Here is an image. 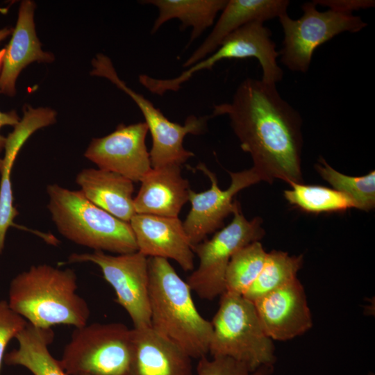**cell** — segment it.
Masks as SVG:
<instances>
[{"mask_svg": "<svg viewBox=\"0 0 375 375\" xmlns=\"http://www.w3.org/2000/svg\"><path fill=\"white\" fill-rule=\"evenodd\" d=\"M77 289L73 269L47 264L33 265L11 281L8 303L35 327L51 328L66 324L78 328L87 324L90 312Z\"/></svg>", "mask_w": 375, "mask_h": 375, "instance_id": "obj_3", "label": "cell"}, {"mask_svg": "<svg viewBox=\"0 0 375 375\" xmlns=\"http://www.w3.org/2000/svg\"><path fill=\"white\" fill-rule=\"evenodd\" d=\"M316 6H321L337 12L352 14L353 11L374 7V0H314Z\"/></svg>", "mask_w": 375, "mask_h": 375, "instance_id": "obj_30", "label": "cell"}, {"mask_svg": "<svg viewBox=\"0 0 375 375\" xmlns=\"http://www.w3.org/2000/svg\"><path fill=\"white\" fill-rule=\"evenodd\" d=\"M228 0H147L143 3L156 6L158 10L152 28L155 33L165 22L173 19L181 22V30L191 28L189 44L215 23L217 15Z\"/></svg>", "mask_w": 375, "mask_h": 375, "instance_id": "obj_23", "label": "cell"}, {"mask_svg": "<svg viewBox=\"0 0 375 375\" xmlns=\"http://www.w3.org/2000/svg\"><path fill=\"white\" fill-rule=\"evenodd\" d=\"M148 131L144 122L120 124L111 133L93 138L84 156L100 169L117 173L133 182L141 181L152 169L145 142Z\"/></svg>", "mask_w": 375, "mask_h": 375, "instance_id": "obj_13", "label": "cell"}, {"mask_svg": "<svg viewBox=\"0 0 375 375\" xmlns=\"http://www.w3.org/2000/svg\"><path fill=\"white\" fill-rule=\"evenodd\" d=\"M292 189L283 192L288 202L310 213L344 212L356 208L354 203L344 194L322 185L290 183Z\"/></svg>", "mask_w": 375, "mask_h": 375, "instance_id": "obj_25", "label": "cell"}, {"mask_svg": "<svg viewBox=\"0 0 375 375\" xmlns=\"http://www.w3.org/2000/svg\"><path fill=\"white\" fill-rule=\"evenodd\" d=\"M86 375V374H85Z\"/></svg>", "mask_w": 375, "mask_h": 375, "instance_id": "obj_34", "label": "cell"}, {"mask_svg": "<svg viewBox=\"0 0 375 375\" xmlns=\"http://www.w3.org/2000/svg\"><path fill=\"white\" fill-rule=\"evenodd\" d=\"M212 117L227 115L241 149L250 154L262 181L303 183L302 118L276 84L247 78L230 101L215 104Z\"/></svg>", "mask_w": 375, "mask_h": 375, "instance_id": "obj_1", "label": "cell"}, {"mask_svg": "<svg viewBox=\"0 0 375 375\" xmlns=\"http://www.w3.org/2000/svg\"><path fill=\"white\" fill-rule=\"evenodd\" d=\"M301 9L299 19L291 18L288 12L278 17L283 33L280 60L292 72H307L317 48L342 33H357L367 26L353 14L319 11L312 1L303 3Z\"/></svg>", "mask_w": 375, "mask_h": 375, "instance_id": "obj_9", "label": "cell"}, {"mask_svg": "<svg viewBox=\"0 0 375 375\" xmlns=\"http://www.w3.org/2000/svg\"><path fill=\"white\" fill-rule=\"evenodd\" d=\"M69 263L90 262L98 265L112 286L117 302L128 312L134 328L151 326L148 257L140 252L109 255L101 251L72 253Z\"/></svg>", "mask_w": 375, "mask_h": 375, "instance_id": "obj_10", "label": "cell"}, {"mask_svg": "<svg viewBox=\"0 0 375 375\" xmlns=\"http://www.w3.org/2000/svg\"><path fill=\"white\" fill-rule=\"evenodd\" d=\"M129 224L139 252L172 259L185 272L194 269L192 246L178 217L135 214Z\"/></svg>", "mask_w": 375, "mask_h": 375, "instance_id": "obj_15", "label": "cell"}, {"mask_svg": "<svg viewBox=\"0 0 375 375\" xmlns=\"http://www.w3.org/2000/svg\"><path fill=\"white\" fill-rule=\"evenodd\" d=\"M196 168L208 177L211 185L206 191L196 192L190 190L189 192L191 208L183 224L192 248L223 226L225 218L233 213L236 208L238 201H233V198L238 192L262 181L252 167L238 172L228 171L231 185L222 190L216 175L205 164L199 163Z\"/></svg>", "mask_w": 375, "mask_h": 375, "instance_id": "obj_12", "label": "cell"}, {"mask_svg": "<svg viewBox=\"0 0 375 375\" xmlns=\"http://www.w3.org/2000/svg\"><path fill=\"white\" fill-rule=\"evenodd\" d=\"M53 338L51 328L35 327L28 323L15 338L18 347L6 353L3 360L8 365L23 366L33 375H67L60 360L49 350Z\"/></svg>", "mask_w": 375, "mask_h": 375, "instance_id": "obj_22", "label": "cell"}, {"mask_svg": "<svg viewBox=\"0 0 375 375\" xmlns=\"http://www.w3.org/2000/svg\"><path fill=\"white\" fill-rule=\"evenodd\" d=\"M1 158H0V170H1Z\"/></svg>", "mask_w": 375, "mask_h": 375, "instance_id": "obj_33", "label": "cell"}, {"mask_svg": "<svg viewBox=\"0 0 375 375\" xmlns=\"http://www.w3.org/2000/svg\"><path fill=\"white\" fill-rule=\"evenodd\" d=\"M76 183L92 203L116 218L128 222L136 214L133 182L115 172L87 168L79 172Z\"/></svg>", "mask_w": 375, "mask_h": 375, "instance_id": "obj_21", "label": "cell"}, {"mask_svg": "<svg viewBox=\"0 0 375 375\" xmlns=\"http://www.w3.org/2000/svg\"><path fill=\"white\" fill-rule=\"evenodd\" d=\"M233 214L229 224L192 248L199 263L186 282L202 299L211 301L225 292V274L233 254L243 247L260 241L265 233L262 219L256 217L248 220L239 202Z\"/></svg>", "mask_w": 375, "mask_h": 375, "instance_id": "obj_8", "label": "cell"}, {"mask_svg": "<svg viewBox=\"0 0 375 375\" xmlns=\"http://www.w3.org/2000/svg\"><path fill=\"white\" fill-rule=\"evenodd\" d=\"M253 303L265 333L272 340H292L312 326L306 294L297 278Z\"/></svg>", "mask_w": 375, "mask_h": 375, "instance_id": "obj_14", "label": "cell"}, {"mask_svg": "<svg viewBox=\"0 0 375 375\" xmlns=\"http://www.w3.org/2000/svg\"><path fill=\"white\" fill-rule=\"evenodd\" d=\"M92 76L103 77L128 94L139 107L144 117L152 138L149 151L152 168L167 165L182 166L193 152L185 149L183 140L188 134L201 135L207 130V122L211 115H190L183 125L172 122L159 108L144 96L135 92L122 81L116 72L111 60L103 53H98L92 60Z\"/></svg>", "mask_w": 375, "mask_h": 375, "instance_id": "obj_7", "label": "cell"}, {"mask_svg": "<svg viewBox=\"0 0 375 375\" xmlns=\"http://www.w3.org/2000/svg\"><path fill=\"white\" fill-rule=\"evenodd\" d=\"M20 120L21 119L15 110L8 112L0 111V130L4 126H12L15 127L19 123ZM6 140L7 138L0 133V152L4 149Z\"/></svg>", "mask_w": 375, "mask_h": 375, "instance_id": "obj_31", "label": "cell"}, {"mask_svg": "<svg viewBox=\"0 0 375 375\" xmlns=\"http://www.w3.org/2000/svg\"><path fill=\"white\" fill-rule=\"evenodd\" d=\"M288 0H228L211 32L183 64L188 68L211 54L222 41L240 27L265 22L287 13Z\"/></svg>", "mask_w": 375, "mask_h": 375, "instance_id": "obj_18", "label": "cell"}, {"mask_svg": "<svg viewBox=\"0 0 375 375\" xmlns=\"http://www.w3.org/2000/svg\"><path fill=\"white\" fill-rule=\"evenodd\" d=\"M303 255L290 256L282 251L267 253L262 268L243 297L253 302L296 279L303 265Z\"/></svg>", "mask_w": 375, "mask_h": 375, "instance_id": "obj_24", "label": "cell"}, {"mask_svg": "<svg viewBox=\"0 0 375 375\" xmlns=\"http://www.w3.org/2000/svg\"><path fill=\"white\" fill-rule=\"evenodd\" d=\"M23 117L6 137L4 157L1 159L0 182V253L4 248L8 229L15 226L13 220L18 212L13 206L10 174L16 156L27 139L37 130L54 124L56 112L49 108H38L25 105Z\"/></svg>", "mask_w": 375, "mask_h": 375, "instance_id": "obj_17", "label": "cell"}, {"mask_svg": "<svg viewBox=\"0 0 375 375\" xmlns=\"http://www.w3.org/2000/svg\"><path fill=\"white\" fill-rule=\"evenodd\" d=\"M267 253L260 241L237 251L226 271L225 292L243 296L259 275Z\"/></svg>", "mask_w": 375, "mask_h": 375, "instance_id": "obj_26", "label": "cell"}, {"mask_svg": "<svg viewBox=\"0 0 375 375\" xmlns=\"http://www.w3.org/2000/svg\"><path fill=\"white\" fill-rule=\"evenodd\" d=\"M12 32V29L7 27L0 29V42L10 35Z\"/></svg>", "mask_w": 375, "mask_h": 375, "instance_id": "obj_32", "label": "cell"}, {"mask_svg": "<svg viewBox=\"0 0 375 375\" xmlns=\"http://www.w3.org/2000/svg\"><path fill=\"white\" fill-rule=\"evenodd\" d=\"M212 333L208 353L228 357L254 371L273 366V340L265 333L253 302L242 295L224 292L210 322Z\"/></svg>", "mask_w": 375, "mask_h": 375, "instance_id": "obj_5", "label": "cell"}, {"mask_svg": "<svg viewBox=\"0 0 375 375\" xmlns=\"http://www.w3.org/2000/svg\"><path fill=\"white\" fill-rule=\"evenodd\" d=\"M151 327L191 358L206 356L212 328L197 309L192 290L165 258L148 257Z\"/></svg>", "mask_w": 375, "mask_h": 375, "instance_id": "obj_2", "label": "cell"}, {"mask_svg": "<svg viewBox=\"0 0 375 375\" xmlns=\"http://www.w3.org/2000/svg\"><path fill=\"white\" fill-rule=\"evenodd\" d=\"M48 210L58 232L69 241L124 254L138 251L131 225L90 201L81 190L48 185Z\"/></svg>", "mask_w": 375, "mask_h": 375, "instance_id": "obj_4", "label": "cell"}, {"mask_svg": "<svg viewBox=\"0 0 375 375\" xmlns=\"http://www.w3.org/2000/svg\"><path fill=\"white\" fill-rule=\"evenodd\" d=\"M35 3L22 1L12 38L3 58L0 74V91L10 97L16 94V81L22 70L33 62L51 63L54 55L42 49L34 23Z\"/></svg>", "mask_w": 375, "mask_h": 375, "instance_id": "obj_16", "label": "cell"}, {"mask_svg": "<svg viewBox=\"0 0 375 375\" xmlns=\"http://www.w3.org/2000/svg\"><path fill=\"white\" fill-rule=\"evenodd\" d=\"M129 375H192L191 358L151 326L133 328Z\"/></svg>", "mask_w": 375, "mask_h": 375, "instance_id": "obj_20", "label": "cell"}, {"mask_svg": "<svg viewBox=\"0 0 375 375\" xmlns=\"http://www.w3.org/2000/svg\"><path fill=\"white\" fill-rule=\"evenodd\" d=\"M133 328L119 322L75 328L60 362L67 375H129Z\"/></svg>", "mask_w": 375, "mask_h": 375, "instance_id": "obj_6", "label": "cell"}, {"mask_svg": "<svg viewBox=\"0 0 375 375\" xmlns=\"http://www.w3.org/2000/svg\"><path fill=\"white\" fill-rule=\"evenodd\" d=\"M271 35L270 30L262 22L255 21L240 27L228 35L211 54L186 68L177 76L167 79L166 88L178 91L196 73L211 69L221 60L249 58L258 60L263 81L276 84L282 81L283 71L278 64L279 53Z\"/></svg>", "mask_w": 375, "mask_h": 375, "instance_id": "obj_11", "label": "cell"}, {"mask_svg": "<svg viewBox=\"0 0 375 375\" xmlns=\"http://www.w3.org/2000/svg\"><path fill=\"white\" fill-rule=\"evenodd\" d=\"M315 169L322 178L335 190L349 197L356 208L369 211L375 206V171L362 176H351L342 174L320 158Z\"/></svg>", "mask_w": 375, "mask_h": 375, "instance_id": "obj_27", "label": "cell"}, {"mask_svg": "<svg viewBox=\"0 0 375 375\" xmlns=\"http://www.w3.org/2000/svg\"><path fill=\"white\" fill-rule=\"evenodd\" d=\"M134 198L136 214L178 217L188 201V180L181 175V166L167 165L152 168L141 180Z\"/></svg>", "mask_w": 375, "mask_h": 375, "instance_id": "obj_19", "label": "cell"}, {"mask_svg": "<svg viewBox=\"0 0 375 375\" xmlns=\"http://www.w3.org/2000/svg\"><path fill=\"white\" fill-rule=\"evenodd\" d=\"M212 358H199L197 375H271L273 372V366H264L252 371L244 364L228 357Z\"/></svg>", "mask_w": 375, "mask_h": 375, "instance_id": "obj_28", "label": "cell"}, {"mask_svg": "<svg viewBox=\"0 0 375 375\" xmlns=\"http://www.w3.org/2000/svg\"><path fill=\"white\" fill-rule=\"evenodd\" d=\"M27 324L24 318L10 307L7 301L0 300V369L9 341L16 338Z\"/></svg>", "mask_w": 375, "mask_h": 375, "instance_id": "obj_29", "label": "cell"}]
</instances>
